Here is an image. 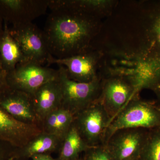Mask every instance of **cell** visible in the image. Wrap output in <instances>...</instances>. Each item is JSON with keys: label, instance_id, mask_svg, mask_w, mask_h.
<instances>
[{"label": "cell", "instance_id": "277c9868", "mask_svg": "<svg viewBox=\"0 0 160 160\" xmlns=\"http://www.w3.org/2000/svg\"><path fill=\"white\" fill-rule=\"evenodd\" d=\"M111 118L98 100L74 116L73 125L89 147L104 145Z\"/></svg>", "mask_w": 160, "mask_h": 160}, {"label": "cell", "instance_id": "ba28073f", "mask_svg": "<svg viewBox=\"0 0 160 160\" xmlns=\"http://www.w3.org/2000/svg\"><path fill=\"white\" fill-rule=\"evenodd\" d=\"M49 0H0V18L12 27L32 22L49 9Z\"/></svg>", "mask_w": 160, "mask_h": 160}, {"label": "cell", "instance_id": "484cf974", "mask_svg": "<svg viewBox=\"0 0 160 160\" xmlns=\"http://www.w3.org/2000/svg\"><path fill=\"white\" fill-rule=\"evenodd\" d=\"M128 160H140L139 158H135V159H129Z\"/></svg>", "mask_w": 160, "mask_h": 160}, {"label": "cell", "instance_id": "d4e9b609", "mask_svg": "<svg viewBox=\"0 0 160 160\" xmlns=\"http://www.w3.org/2000/svg\"><path fill=\"white\" fill-rule=\"evenodd\" d=\"M3 23V20L0 18V37L2 34L4 30V24Z\"/></svg>", "mask_w": 160, "mask_h": 160}, {"label": "cell", "instance_id": "8992f818", "mask_svg": "<svg viewBox=\"0 0 160 160\" xmlns=\"http://www.w3.org/2000/svg\"><path fill=\"white\" fill-rule=\"evenodd\" d=\"M10 32L19 45L26 62L43 65L51 56L43 30L32 22L12 27Z\"/></svg>", "mask_w": 160, "mask_h": 160}, {"label": "cell", "instance_id": "7a4b0ae2", "mask_svg": "<svg viewBox=\"0 0 160 160\" xmlns=\"http://www.w3.org/2000/svg\"><path fill=\"white\" fill-rule=\"evenodd\" d=\"M58 71L62 95V108L74 116L98 100L102 85L99 77L90 82H79L68 77L64 66H59Z\"/></svg>", "mask_w": 160, "mask_h": 160}, {"label": "cell", "instance_id": "e0dca14e", "mask_svg": "<svg viewBox=\"0 0 160 160\" xmlns=\"http://www.w3.org/2000/svg\"><path fill=\"white\" fill-rule=\"evenodd\" d=\"M74 116L68 110L61 107L46 116L42 122L43 132L64 139L73 124Z\"/></svg>", "mask_w": 160, "mask_h": 160}, {"label": "cell", "instance_id": "2e32d148", "mask_svg": "<svg viewBox=\"0 0 160 160\" xmlns=\"http://www.w3.org/2000/svg\"><path fill=\"white\" fill-rule=\"evenodd\" d=\"M114 3L110 0H49V9H71L98 17L110 12Z\"/></svg>", "mask_w": 160, "mask_h": 160}, {"label": "cell", "instance_id": "d6986e66", "mask_svg": "<svg viewBox=\"0 0 160 160\" xmlns=\"http://www.w3.org/2000/svg\"><path fill=\"white\" fill-rule=\"evenodd\" d=\"M140 160H160V131L147 135Z\"/></svg>", "mask_w": 160, "mask_h": 160}, {"label": "cell", "instance_id": "5b68a950", "mask_svg": "<svg viewBox=\"0 0 160 160\" xmlns=\"http://www.w3.org/2000/svg\"><path fill=\"white\" fill-rule=\"evenodd\" d=\"M58 71L32 62L19 64L7 73L6 81L10 89L32 96L45 83L58 78Z\"/></svg>", "mask_w": 160, "mask_h": 160}, {"label": "cell", "instance_id": "4316f807", "mask_svg": "<svg viewBox=\"0 0 160 160\" xmlns=\"http://www.w3.org/2000/svg\"><path fill=\"white\" fill-rule=\"evenodd\" d=\"M78 160H83V159H79Z\"/></svg>", "mask_w": 160, "mask_h": 160}, {"label": "cell", "instance_id": "cb8c5ba5", "mask_svg": "<svg viewBox=\"0 0 160 160\" xmlns=\"http://www.w3.org/2000/svg\"><path fill=\"white\" fill-rule=\"evenodd\" d=\"M31 158L32 160H58L54 158L49 154H38L32 156Z\"/></svg>", "mask_w": 160, "mask_h": 160}, {"label": "cell", "instance_id": "8fae6325", "mask_svg": "<svg viewBox=\"0 0 160 160\" xmlns=\"http://www.w3.org/2000/svg\"><path fill=\"white\" fill-rule=\"evenodd\" d=\"M0 108L19 122L42 129V122L35 111L31 96L9 88L0 95Z\"/></svg>", "mask_w": 160, "mask_h": 160}, {"label": "cell", "instance_id": "ac0fdd59", "mask_svg": "<svg viewBox=\"0 0 160 160\" xmlns=\"http://www.w3.org/2000/svg\"><path fill=\"white\" fill-rule=\"evenodd\" d=\"M89 148L72 124L63 140L58 160H78L81 153Z\"/></svg>", "mask_w": 160, "mask_h": 160}, {"label": "cell", "instance_id": "ffe728a7", "mask_svg": "<svg viewBox=\"0 0 160 160\" xmlns=\"http://www.w3.org/2000/svg\"><path fill=\"white\" fill-rule=\"evenodd\" d=\"M85 152L83 160H113L110 152L105 145L90 147Z\"/></svg>", "mask_w": 160, "mask_h": 160}, {"label": "cell", "instance_id": "9c48e42d", "mask_svg": "<svg viewBox=\"0 0 160 160\" xmlns=\"http://www.w3.org/2000/svg\"><path fill=\"white\" fill-rule=\"evenodd\" d=\"M145 129H125L115 132L105 144L113 160L139 158L147 135Z\"/></svg>", "mask_w": 160, "mask_h": 160}, {"label": "cell", "instance_id": "7402d4cb", "mask_svg": "<svg viewBox=\"0 0 160 160\" xmlns=\"http://www.w3.org/2000/svg\"><path fill=\"white\" fill-rule=\"evenodd\" d=\"M153 44L160 50V14L157 17L152 27Z\"/></svg>", "mask_w": 160, "mask_h": 160}, {"label": "cell", "instance_id": "6da1fadb", "mask_svg": "<svg viewBox=\"0 0 160 160\" xmlns=\"http://www.w3.org/2000/svg\"><path fill=\"white\" fill-rule=\"evenodd\" d=\"M50 10L43 31L53 57L64 58L91 49L99 29L98 17L71 9Z\"/></svg>", "mask_w": 160, "mask_h": 160}, {"label": "cell", "instance_id": "4fadbf2b", "mask_svg": "<svg viewBox=\"0 0 160 160\" xmlns=\"http://www.w3.org/2000/svg\"><path fill=\"white\" fill-rule=\"evenodd\" d=\"M35 111L41 122L47 115L62 107V88L57 78L47 82L31 96Z\"/></svg>", "mask_w": 160, "mask_h": 160}, {"label": "cell", "instance_id": "44dd1931", "mask_svg": "<svg viewBox=\"0 0 160 160\" xmlns=\"http://www.w3.org/2000/svg\"><path fill=\"white\" fill-rule=\"evenodd\" d=\"M16 150V148L0 140V160H18Z\"/></svg>", "mask_w": 160, "mask_h": 160}, {"label": "cell", "instance_id": "30bf717a", "mask_svg": "<svg viewBox=\"0 0 160 160\" xmlns=\"http://www.w3.org/2000/svg\"><path fill=\"white\" fill-rule=\"evenodd\" d=\"M99 54L91 49L69 57L57 59L51 56L48 65L57 64L66 69L70 79L82 83H89L97 78V69Z\"/></svg>", "mask_w": 160, "mask_h": 160}, {"label": "cell", "instance_id": "603a6c76", "mask_svg": "<svg viewBox=\"0 0 160 160\" xmlns=\"http://www.w3.org/2000/svg\"><path fill=\"white\" fill-rule=\"evenodd\" d=\"M7 72L3 69L0 60V95L9 88L6 81Z\"/></svg>", "mask_w": 160, "mask_h": 160}, {"label": "cell", "instance_id": "5bb4252c", "mask_svg": "<svg viewBox=\"0 0 160 160\" xmlns=\"http://www.w3.org/2000/svg\"><path fill=\"white\" fill-rule=\"evenodd\" d=\"M63 141L59 138L41 132L22 148L17 149L16 155L18 160H27L32 156L38 154H49L59 152Z\"/></svg>", "mask_w": 160, "mask_h": 160}, {"label": "cell", "instance_id": "9a60e30c", "mask_svg": "<svg viewBox=\"0 0 160 160\" xmlns=\"http://www.w3.org/2000/svg\"><path fill=\"white\" fill-rule=\"evenodd\" d=\"M0 60L7 73L14 70L18 65L26 62L19 45L10 32L7 23L4 22V30L0 37Z\"/></svg>", "mask_w": 160, "mask_h": 160}, {"label": "cell", "instance_id": "3957f363", "mask_svg": "<svg viewBox=\"0 0 160 160\" xmlns=\"http://www.w3.org/2000/svg\"><path fill=\"white\" fill-rule=\"evenodd\" d=\"M160 125V115L153 107L137 98L133 99L113 119L105 135L104 145L120 129H149Z\"/></svg>", "mask_w": 160, "mask_h": 160}, {"label": "cell", "instance_id": "7c38bea8", "mask_svg": "<svg viewBox=\"0 0 160 160\" xmlns=\"http://www.w3.org/2000/svg\"><path fill=\"white\" fill-rule=\"evenodd\" d=\"M42 132L38 126L19 122L0 108V140L19 149Z\"/></svg>", "mask_w": 160, "mask_h": 160}, {"label": "cell", "instance_id": "52a82bcc", "mask_svg": "<svg viewBox=\"0 0 160 160\" xmlns=\"http://www.w3.org/2000/svg\"><path fill=\"white\" fill-rule=\"evenodd\" d=\"M138 93L133 85L125 78L111 75L102 82L98 100L112 120L128 104L136 98Z\"/></svg>", "mask_w": 160, "mask_h": 160}]
</instances>
